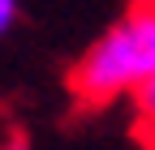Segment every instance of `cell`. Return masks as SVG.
Returning a JSON list of instances; mask_svg holds the SVG:
<instances>
[{
    "label": "cell",
    "instance_id": "5b68a950",
    "mask_svg": "<svg viewBox=\"0 0 155 150\" xmlns=\"http://www.w3.org/2000/svg\"><path fill=\"white\" fill-rule=\"evenodd\" d=\"M151 146H155V133H151Z\"/></svg>",
    "mask_w": 155,
    "mask_h": 150
},
{
    "label": "cell",
    "instance_id": "3957f363",
    "mask_svg": "<svg viewBox=\"0 0 155 150\" xmlns=\"http://www.w3.org/2000/svg\"><path fill=\"white\" fill-rule=\"evenodd\" d=\"M13 22H17V0H0V39L13 30Z\"/></svg>",
    "mask_w": 155,
    "mask_h": 150
},
{
    "label": "cell",
    "instance_id": "8992f818",
    "mask_svg": "<svg viewBox=\"0 0 155 150\" xmlns=\"http://www.w3.org/2000/svg\"><path fill=\"white\" fill-rule=\"evenodd\" d=\"M151 5H155V0H151Z\"/></svg>",
    "mask_w": 155,
    "mask_h": 150
},
{
    "label": "cell",
    "instance_id": "277c9868",
    "mask_svg": "<svg viewBox=\"0 0 155 150\" xmlns=\"http://www.w3.org/2000/svg\"><path fill=\"white\" fill-rule=\"evenodd\" d=\"M13 150H26V146H13Z\"/></svg>",
    "mask_w": 155,
    "mask_h": 150
},
{
    "label": "cell",
    "instance_id": "7a4b0ae2",
    "mask_svg": "<svg viewBox=\"0 0 155 150\" xmlns=\"http://www.w3.org/2000/svg\"><path fill=\"white\" fill-rule=\"evenodd\" d=\"M134 107H138V116H142V124L155 133V73L134 90Z\"/></svg>",
    "mask_w": 155,
    "mask_h": 150
},
{
    "label": "cell",
    "instance_id": "6da1fadb",
    "mask_svg": "<svg viewBox=\"0 0 155 150\" xmlns=\"http://www.w3.org/2000/svg\"><path fill=\"white\" fill-rule=\"evenodd\" d=\"M155 73V5L138 0L112 30L95 39L73 64V90L86 103L134 95Z\"/></svg>",
    "mask_w": 155,
    "mask_h": 150
}]
</instances>
